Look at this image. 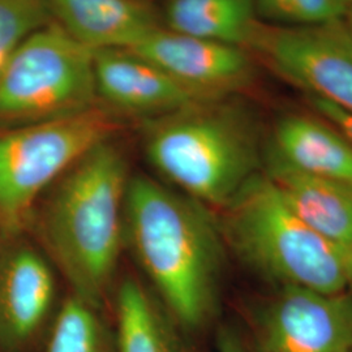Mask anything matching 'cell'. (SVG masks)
Returning a JSON list of instances; mask_svg holds the SVG:
<instances>
[{"label":"cell","instance_id":"cell-21","mask_svg":"<svg viewBox=\"0 0 352 352\" xmlns=\"http://www.w3.org/2000/svg\"><path fill=\"white\" fill-rule=\"evenodd\" d=\"M218 352H252L239 334L232 329L225 327L218 334Z\"/></svg>","mask_w":352,"mask_h":352},{"label":"cell","instance_id":"cell-17","mask_svg":"<svg viewBox=\"0 0 352 352\" xmlns=\"http://www.w3.org/2000/svg\"><path fill=\"white\" fill-rule=\"evenodd\" d=\"M102 311L68 295L51 324L46 352H115V338Z\"/></svg>","mask_w":352,"mask_h":352},{"label":"cell","instance_id":"cell-16","mask_svg":"<svg viewBox=\"0 0 352 352\" xmlns=\"http://www.w3.org/2000/svg\"><path fill=\"white\" fill-rule=\"evenodd\" d=\"M167 29L248 50L260 21L253 0H167Z\"/></svg>","mask_w":352,"mask_h":352},{"label":"cell","instance_id":"cell-3","mask_svg":"<svg viewBox=\"0 0 352 352\" xmlns=\"http://www.w3.org/2000/svg\"><path fill=\"white\" fill-rule=\"evenodd\" d=\"M142 124L144 151L154 170L208 208H225L261 173L258 126L230 97L190 102Z\"/></svg>","mask_w":352,"mask_h":352},{"label":"cell","instance_id":"cell-7","mask_svg":"<svg viewBox=\"0 0 352 352\" xmlns=\"http://www.w3.org/2000/svg\"><path fill=\"white\" fill-rule=\"evenodd\" d=\"M248 49L308 96L352 115V37L344 19L304 28L260 23Z\"/></svg>","mask_w":352,"mask_h":352},{"label":"cell","instance_id":"cell-19","mask_svg":"<svg viewBox=\"0 0 352 352\" xmlns=\"http://www.w3.org/2000/svg\"><path fill=\"white\" fill-rule=\"evenodd\" d=\"M257 17L267 25L304 28L344 19L347 7L340 0H253Z\"/></svg>","mask_w":352,"mask_h":352},{"label":"cell","instance_id":"cell-2","mask_svg":"<svg viewBox=\"0 0 352 352\" xmlns=\"http://www.w3.org/2000/svg\"><path fill=\"white\" fill-rule=\"evenodd\" d=\"M124 245L177 327L197 329L212 317L225 241L208 206L151 176L132 175Z\"/></svg>","mask_w":352,"mask_h":352},{"label":"cell","instance_id":"cell-14","mask_svg":"<svg viewBox=\"0 0 352 352\" xmlns=\"http://www.w3.org/2000/svg\"><path fill=\"white\" fill-rule=\"evenodd\" d=\"M264 162L294 213L325 239L352 248V183L308 175L266 157Z\"/></svg>","mask_w":352,"mask_h":352},{"label":"cell","instance_id":"cell-5","mask_svg":"<svg viewBox=\"0 0 352 352\" xmlns=\"http://www.w3.org/2000/svg\"><path fill=\"white\" fill-rule=\"evenodd\" d=\"M122 128V118L97 104L59 119L0 129V231H26L47 189L94 146Z\"/></svg>","mask_w":352,"mask_h":352},{"label":"cell","instance_id":"cell-20","mask_svg":"<svg viewBox=\"0 0 352 352\" xmlns=\"http://www.w3.org/2000/svg\"><path fill=\"white\" fill-rule=\"evenodd\" d=\"M309 104L315 109L322 119H325L331 126L340 129V132L352 141V115L340 110V107L331 104L330 102L308 96Z\"/></svg>","mask_w":352,"mask_h":352},{"label":"cell","instance_id":"cell-12","mask_svg":"<svg viewBox=\"0 0 352 352\" xmlns=\"http://www.w3.org/2000/svg\"><path fill=\"white\" fill-rule=\"evenodd\" d=\"M52 20L91 50H131L161 24L142 0H46Z\"/></svg>","mask_w":352,"mask_h":352},{"label":"cell","instance_id":"cell-15","mask_svg":"<svg viewBox=\"0 0 352 352\" xmlns=\"http://www.w3.org/2000/svg\"><path fill=\"white\" fill-rule=\"evenodd\" d=\"M115 352H184L177 324L149 286L132 276L113 291Z\"/></svg>","mask_w":352,"mask_h":352},{"label":"cell","instance_id":"cell-10","mask_svg":"<svg viewBox=\"0 0 352 352\" xmlns=\"http://www.w3.org/2000/svg\"><path fill=\"white\" fill-rule=\"evenodd\" d=\"M200 100L226 98L248 87L254 67L245 49L160 26L133 49Z\"/></svg>","mask_w":352,"mask_h":352},{"label":"cell","instance_id":"cell-1","mask_svg":"<svg viewBox=\"0 0 352 352\" xmlns=\"http://www.w3.org/2000/svg\"><path fill=\"white\" fill-rule=\"evenodd\" d=\"M131 176L119 144L101 142L47 189L26 228L69 295L100 309L118 285Z\"/></svg>","mask_w":352,"mask_h":352},{"label":"cell","instance_id":"cell-18","mask_svg":"<svg viewBox=\"0 0 352 352\" xmlns=\"http://www.w3.org/2000/svg\"><path fill=\"white\" fill-rule=\"evenodd\" d=\"M52 21L46 0H0V72L28 38Z\"/></svg>","mask_w":352,"mask_h":352},{"label":"cell","instance_id":"cell-4","mask_svg":"<svg viewBox=\"0 0 352 352\" xmlns=\"http://www.w3.org/2000/svg\"><path fill=\"white\" fill-rule=\"evenodd\" d=\"M223 241L260 276L282 286L347 291L352 248L325 239L302 221L264 171L221 209Z\"/></svg>","mask_w":352,"mask_h":352},{"label":"cell","instance_id":"cell-8","mask_svg":"<svg viewBox=\"0 0 352 352\" xmlns=\"http://www.w3.org/2000/svg\"><path fill=\"white\" fill-rule=\"evenodd\" d=\"M252 352H352V295L282 286L256 316Z\"/></svg>","mask_w":352,"mask_h":352},{"label":"cell","instance_id":"cell-24","mask_svg":"<svg viewBox=\"0 0 352 352\" xmlns=\"http://www.w3.org/2000/svg\"><path fill=\"white\" fill-rule=\"evenodd\" d=\"M349 291H350V292H351V295H352V280H351V283H350V286H349Z\"/></svg>","mask_w":352,"mask_h":352},{"label":"cell","instance_id":"cell-25","mask_svg":"<svg viewBox=\"0 0 352 352\" xmlns=\"http://www.w3.org/2000/svg\"><path fill=\"white\" fill-rule=\"evenodd\" d=\"M142 1H148L149 3V0H142Z\"/></svg>","mask_w":352,"mask_h":352},{"label":"cell","instance_id":"cell-6","mask_svg":"<svg viewBox=\"0 0 352 352\" xmlns=\"http://www.w3.org/2000/svg\"><path fill=\"white\" fill-rule=\"evenodd\" d=\"M101 104L94 50L55 21L28 38L0 72V126H23Z\"/></svg>","mask_w":352,"mask_h":352},{"label":"cell","instance_id":"cell-23","mask_svg":"<svg viewBox=\"0 0 352 352\" xmlns=\"http://www.w3.org/2000/svg\"><path fill=\"white\" fill-rule=\"evenodd\" d=\"M340 1H342V3H343L346 7H347V8H349V7H351L352 6V0H340Z\"/></svg>","mask_w":352,"mask_h":352},{"label":"cell","instance_id":"cell-22","mask_svg":"<svg viewBox=\"0 0 352 352\" xmlns=\"http://www.w3.org/2000/svg\"><path fill=\"white\" fill-rule=\"evenodd\" d=\"M344 24L347 26V29H349V32H350V36L352 37V6L351 7H349L347 13H346V16H344Z\"/></svg>","mask_w":352,"mask_h":352},{"label":"cell","instance_id":"cell-9","mask_svg":"<svg viewBox=\"0 0 352 352\" xmlns=\"http://www.w3.org/2000/svg\"><path fill=\"white\" fill-rule=\"evenodd\" d=\"M0 248V349L23 350L52 324L62 305L58 273L39 247L6 236Z\"/></svg>","mask_w":352,"mask_h":352},{"label":"cell","instance_id":"cell-11","mask_svg":"<svg viewBox=\"0 0 352 352\" xmlns=\"http://www.w3.org/2000/svg\"><path fill=\"white\" fill-rule=\"evenodd\" d=\"M94 78L102 106L144 120L200 101L161 67L132 50L94 51Z\"/></svg>","mask_w":352,"mask_h":352},{"label":"cell","instance_id":"cell-13","mask_svg":"<svg viewBox=\"0 0 352 352\" xmlns=\"http://www.w3.org/2000/svg\"><path fill=\"white\" fill-rule=\"evenodd\" d=\"M264 157L308 175L352 183V141L322 118H280Z\"/></svg>","mask_w":352,"mask_h":352}]
</instances>
